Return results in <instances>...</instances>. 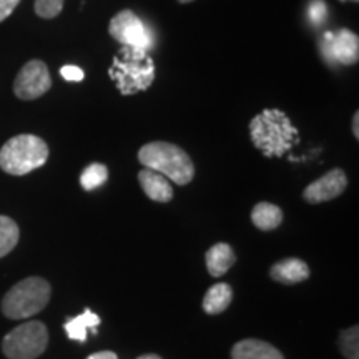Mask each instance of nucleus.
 I'll return each instance as SVG.
<instances>
[{"label": "nucleus", "instance_id": "f257e3e1", "mask_svg": "<svg viewBox=\"0 0 359 359\" xmlns=\"http://www.w3.org/2000/svg\"><path fill=\"white\" fill-rule=\"evenodd\" d=\"M250 135L253 145L264 156H283L298 140V130L281 110H263L251 120Z\"/></svg>", "mask_w": 359, "mask_h": 359}, {"label": "nucleus", "instance_id": "f03ea898", "mask_svg": "<svg viewBox=\"0 0 359 359\" xmlns=\"http://www.w3.org/2000/svg\"><path fill=\"white\" fill-rule=\"evenodd\" d=\"M109 75L122 95H135L145 92L154 83L155 64L143 48L123 45L122 50L114 57Z\"/></svg>", "mask_w": 359, "mask_h": 359}, {"label": "nucleus", "instance_id": "7ed1b4c3", "mask_svg": "<svg viewBox=\"0 0 359 359\" xmlns=\"http://www.w3.org/2000/svg\"><path fill=\"white\" fill-rule=\"evenodd\" d=\"M138 160L145 168L158 172L177 185H188L195 177V165L190 155L173 143H147L138 151Z\"/></svg>", "mask_w": 359, "mask_h": 359}, {"label": "nucleus", "instance_id": "20e7f679", "mask_svg": "<svg viewBox=\"0 0 359 359\" xmlns=\"http://www.w3.org/2000/svg\"><path fill=\"white\" fill-rule=\"evenodd\" d=\"M47 158V143L37 135H17L0 148V168L15 177H22L40 168Z\"/></svg>", "mask_w": 359, "mask_h": 359}, {"label": "nucleus", "instance_id": "39448f33", "mask_svg": "<svg viewBox=\"0 0 359 359\" xmlns=\"http://www.w3.org/2000/svg\"><path fill=\"white\" fill-rule=\"evenodd\" d=\"M50 285L43 278H25L4 296L2 313L11 320H25L35 316L50 302Z\"/></svg>", "mask_w": 359, "mask_h": 359}, {"label": "nucleus", "instance_id": "423d86ee", "mask_svg": "<svg viewBox=\"0 0 359 359\" xmlns=\"http://www.w3.org/2000/svg\"><path fill=\"white\" fill-rule=\"evenodd\" d=\"M48 331L43 323L29 321L13 327L2 341L4 354L8 359H35L47 349Z\"/></svg>", "mask_w": 359, "mask_h": 359}, {"label": "nucleus", "instance_id": "0eeeda50", "mask_svg": "<svg viewBox=\"0 0 359 359\" xmlns=\"http://www.w3.org/2000/svg\"><path fill=\"white\" fill-rule=\"evenodd\" d=\"M52 87L50 72L42 60H30L22 67L13 82V93L20 100H35L45 95Z\"/></svg>", "mask_w": 359, "mask_h": 359}, {"label": "nucleus", "instance_id": "6e6552de", "mask_svg": "<svg viewBox=\"0 0 359 359\" xmlns=\"http://www.w3.org/2000/svg\"><path fill=\"white\" fill-rule=\"evenodd\" d=\"M109 32L116 42L127 47H138L148 50L151 47V37L145 24L132 11L118 12L110 20Z\"/></svg>", "mask_w": 359, "mask_h": 359}, {"label": "nucleus", "instance_id": "1a4fd4ad", "mask_svg": "<svg viewBox=\"0 0 359 359\" xmlns=\"http://www.w3.org/2000/svg\"><path fill=\"white\" fill-rule=\"evenodd\" d=\"M348 178L346 173L341 168H334L326 175H323L320 180L313 182L311 185L306 187L303 191V198L311 205L325 203V201L334 200L346 190Z\"/></svg>", "mask_w": 359, "mask_h": 359}, {"label": "nucleus", "instance_id": "9d476101", "mask_svg": "<svg viewBox=\"0 0 359 359\" xmlns=\"http://www.w3.org/2000/svg\"><path fill=\"white\" fill-rule=\"evenodd\" d=\"M325 57L330 62H339L343 65L356 64L359 58V39L356 34L343 29L338 34L325 35Z\"/></svg>", "mask_w": 359, "mask_h": 359}, {"label": "nucleus", "instance_id": "9b49d317", "mask_svg": "<svg viewBox=\"0 0 359 359\" xmlns=\"http://www.w3.org/2000/svg\"><path fill=\"white\" fill-rule=\"evenodd\" d=\"M138 182H140V187L150 200L160 201V203H168L173 198V188L170 185L168 178H165L158 172L143 168L138 173Z\"/></svg>", "mask_w": 359, "mask_h": 359}, {"label": "nucleus", "instance_id": "f8f14e48", "mask_svg": "<svg viewBox=\"0 0 359 359\" xmlns=\"http://www.w3.org/2000/svg\"><path fill=\"white\" fill-rule=\"evenodd\" d=\"M271 278L283 285H294V283H302L308 280L309 268L303 259L298 258H286L273 264L271 271H269Z\"/></svg>", "mask_w": 359, "mask_h": 359}, {"label": "nucleus", "instance_id": "ddd939ff", "mask_svg": "<svg viewBox=\"0 0 359 359\" xmlns=\"http://www.w3.org/2000/svg\"><path fill=\"white\" fill-rule=\"evenodd\" d=\"M231 359H285L280 349L259 339H243L233 346Z\"/></svg>", "mask_w": 359, "mask_h": 359}, {"label": "nucleus", "instance_id": "4468645a", "mask_svg": "<svg viewBox=\"0 0 359 359\" xmlns=\"http://www.w3.org/2000/svg\"><path fill=\"white\" fill-rule=\"evenodd\" d=\"M206 268H208L210 275L215 278L223 276L236 262L233 248L228 243H217L206 251Z\"/></svg>", "mask_w": 359, "mask_h": 359}, {"label": "nucleus", "instance_id": "2eb2a0df", "mask_svg": "<svg viewBox=\"0 0 359 359\" xmlns=\"http://www.w3.org/2000/svg\"><path fill=\"white\" fill-rule=\"evenodd\" d=\"M100 316L87 308L82 314L65 323V333L70 339L85 343L87 341V330H92V333H97V326L100 325Z\"/></svg>", "mask_w": 359, "mask_h": 359}, {"label": "nucleus", "instance_id": "dca6fc26", "mask_svg": "<svg viewBox=\"0 0 359 359\" xmlns=\"http://www.w3.org/2000/svg\"><path fill=\"white\" fill-rule=\"evenodd\" d=\"M251 222L262 231H271L278 228L283 222V212L280 206L273 203H258L251 212Z\"/></svg>", "mask_w": 359, "mask_h": 359}, {"label": "nucleus", "instance_id": "f3484780", "mask_svg": "<svg viewBox=\"0 0 359 359\" xmlns=\"http://www.w3.org/2000/svg\"><path fill=\"white\" fill-rule=\"evenodd\" d=\"M233 299V290L226 283H217L206 291L203 298V309L208 314H219L230 306Z\"/></svg>", "mask_w": 359, "mask_h": 359}, {"label": "nucleus", "instance_id": "a211bd4d", "mask_svg": "<svg viewBox=\"0 0 359 359\" xmlns=\"http://www.w3.org/2000/svg\"><path fill=\"white\" fill-rule=\"evenodd\" d=\"M19 226L12 218L0 215V258L7 257L19 243Z\"/></svg>", "mask_w": 359, "mask_h": 359}, {"label": "nucleus", "instance_id": "6ab92c4d", "mask_svg": "<svg viewBox=\"0 0 359 359\" xmlns=\"http://www.w3.org/2000/svg\"><path fill=\"white\" fill-rule=\"evenodd\" d=\"M107 180H109V168L103 163H92L83 170L82 177H80V183H82L83 190L90 191L102 187Z\"/></svg>", "mask_w": 359, "mask_h": 359}, {"label": "nucleus", "instance_id": "aec40b11", "mask_svg": "<svg viewBox=\"0 0 359 359\" xmlns=\"http://www.w3.org/2000/svg\"><path fill=\"white\" fill-rule=\"evenodd\" d=\"M358 326H353L349 327V330L344 331L343 334H341L339 338V348L341 351H343L344 356L348 359H358L359 358V343H358Z\"/></svg>", "mask_w": 359, "mask_h": 359}, {"label": "nucleus", "instance_id": "412c9836", "mask_svg": "<svg viewBox=\"0 0 359 359\" xmlns=\"http://www.w3.org/2000/svg\"><path fill=\"white\" fill-rule=\"evenodd\" d=\"M65 0H35V13L42 19H53L64 8Z\"/></svg>", "mask_w": 359, "mask_h": 359}, {"label": "nucleus", "instance_id": "4be33fe9", "mask_svg": "<svg viewBox=\"0 0 359 359\" xmlns=\"http://www.w3.org/2000/svg\"><path fill=\"white\" fill-rule=\"evenodd\" d=\"M309 17H311V20L314 24H321L323 20H325L326 17V6L323 0H314L311 4V7H309Z\"/></svg>", "mask_w": 359, "mask_h": 359}, {"label": "nucleus", "instance_id": "5701e85b", "mask_svg": "<svg viewBox=\"0 0 359 359\" xmlns=\"http://www.w3.org/2000/svg\"><path fill=\"white\" fill-rule=\"evenodd\" d=\"M60 74H62V77H64L65 80H69V82H82L83 80V70L79 69V67H75V65L62 67Z\"/></svg>", "mask_w": 359, "mask_h": 359}, {"label": "nucleus", "instance_id": "b1692460", "mask_svg": "<svg viewBox=\"0 0 359 359\" xmlns=\"http://www.w3.org/2000/svg\"><path fill=\"white\" fill-rule=\"evenodd\" d=\"M19 4L20 0H0V22L6 20L7 17H11V13L15 11Z\"/></svg>", "mask_w": 359, "mask_h": 359}, {"label": "nucleus", "instance_id": "393cba45", "mask_svg": "<svg viewBox=\"0 0 359 359\" xmlns=\"http://www.w3.org/2000/svg\"><path fill=\"white\" fill-rule=\"evenodd\" d=\"M87 359H118L114 351H100L95 354H90Z\"/></svg>", "mask_w": 359, "mask_h": 359}, {"label": "nucleus", "instance_id": "a878e982", "mask_svg": "<svg viewBox=\"0 0 359 359\" xmlns=\"http://www.w3.org/2000/svg\"><path fill=\"white\" fill-rule=\"evenodd\" d=\"M358 123H359V114L356 111V114H354V116H353V133H354V138H359V127H358Z\"/></svg>", "mask_w": 359, "mask_h": 359}, {"label": "nucleus", "instance_id": "bb28decb", "mask_svg": "<svg viewBox=\"0 0 359 359\" xmlns=\"http://www.w3.org/2000/svg\"><path fill=\"white\" fill-rule=\"evenodd\" d=\"M138 359H161V358L156 356V354H145V356H140Z\"/></svg>", "mask_w": 359, "mask_h": 359}, {"label": "nucleus", "instance_id": "cd10ccee", "mask_svg": "<svg viewBox=\"0 0 359 359\" xmlns=\"http://www.w3.org/2000/svg\"><path fill=\"white\" fill-rule=\"evenodd\" d=\"M180 4H188V2H193V0H178Z\"/></svg>", "mask_w": 359, "mask_h": 359}]
</instances>
